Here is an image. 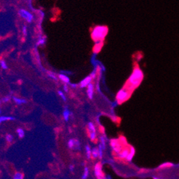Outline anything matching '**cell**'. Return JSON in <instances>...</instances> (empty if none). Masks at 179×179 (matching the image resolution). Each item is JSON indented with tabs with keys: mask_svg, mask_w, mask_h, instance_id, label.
I'll return each instance as SVG.
<instances>
[{
	"mask_svg": "<svg viewBox=\"0 0 179 179\" xmlns=\"http://www.w3.org/2000/svg\"><path fill=\"white\" fill-rule=\"evenodd\" d=\"M108 31H109V29L106 26H96L94 29L92 30L91 38L96 43L102 42V41L104 39L106 34H107Z\"/></svg>",
	"mask_w": 179,
	"mask_h": 179,
	"instance_id": "cell-1",
	"label": "cell"
},
{
	"mask_svg": "<svg viewBox=\"0 0 179 179\" xmlns=\"http://www.w3.org/2000/svg\"><path fill=\"white\" fill-rule=\"evenodd\" d=\"M143 72L139 68H136L129 79V85H130V88L129 89H131L132 87L133 88L137 87L140 84V83L141 82V81L143 80Z\"/></svg>",
	"mask_w": 179,
	"mask_h": 179,
	"instance_id": "cell-2",
	"label": "cell"
},
{
	"mask_svg": "<svg viewBox=\"0 0 179 179\" xmlns=\"http://www.w3.org/2000/svg\"><path fill=\"white\" fill-rule=\"evenodd\" d=\"M18 15L21 18L24 19L28 23H31L34 19L33 14L25 9H20L18 12Z\"/></svg>",
	"mask_w": 179,
	"mask_h": 179,
	"instance_id": "cell-3",
	"label": "cell"
},
{
	"mask_svg": "<svg viewBox=\"0 0 179 179\" xmlns=\"http://www.w3.org/2000/svg\"><path fill=\"white\" fill-rule=\"evenodd\" d=\"M130 96V92L128 88H122L118 92L116 95V99L118 103H122L125 102Z\"/></svg>",
	"mask_w": 179,
	"mask_h": 179,
	"instance_id": "cell-4",
	"label": "cell"
},
{
	"mask_svg": "<svg viewBox=\"0 0 179 179\" xmlns=\"http://www.w3.org/2000/svg\"><path fill=\"white\" fill-rule=\"evenodd\" d=\"M67 146L69 149L72 150H80L81 149V143L80 141L76 139H71L68 141Z\"/></svg>",
	"mask_w": 179,
	"mask_h": 179,
	"instance_id": "cell-5",
	"label": "cell"
},
{
	"mask_svg": "<svg viewBox=\"0 0 179 179\" xmlns=\"http://www.w3.org/2000/svg\"><path fill=\"white\" fill-rule=\"evenodd\" d=\"M88 131L89 134V138L92 141H94L96 139V127L92 122L88 123Z\"/></svg>",
	"mask_w": 179,
	"mask_h": 179,
	"instance_id": "cell-6",
	"label": "cell"
},
{
	"mask_svg": "<svg viewBox=\"0 0 179 179\" xmlns=\"http://www.w3.org/2000/svg\"><path fill=\"white\" fill-rule=\"evenodd\" d=\"M94 173L96 178H102L104 176V173L102 172V166L100 163H97L94 166Z\"/></svg>",
	"mask_w": 179,
	"mask_h": 179,
	"instance_id": "cell-7",
	"label": "cell"
},
{
	"mask_svg": "<svg viewBox=\"0 0 179 179\" xmlns=\"http://www.w3.org/2000/svg\"><path fill=\"white\" fill-rule=\"evenodd\" d=\"M46 43H47V37L42 33H40L38 36V39H37L36 46L37 47H43Z\"/></svg>",
	"mask_w": 179,
	"mask_h": 179,
	"instance_id": "cell-8",
	"label": "cell"
},
{
	"mask_svg": "<svg viewBox=\"0 0 179 179\" xmlns=\"http://www.w3.org/2000/svg\"><path fill=\"white\" fill-rule=\"evenodd\" d=\"M91 80L92 79L91 76H88V77H85L84 79H82V80L80 81V83H79V86H80L81 88L87 87L88 85L91 82Z\"/></svg>",
	"mask_w": 179,
	"mask_h": 179,
	"instance_id": "cell-9",
	"label": "cell"
},
{
	"mask_svg": "<svg viewBox=\"0 0 179 179\" xmlns=\"http://www.w3.org/2000/svg\"><path fill=\"white\" fill-rule=\"evenodd\" d=\"M87 91H86V93H87V96L89 99H92L94 98V84L91 82L87 86Z\"/></svg>",
	"mask_w": 179,
	"mask_h": 179,
	"instance_id": "cell-10",
	"label": "cell"
},
{
	"mask_svg": "<svg viewBox=\"0 0 179 179\" xmlns=\"http://www.w3.org/2000/svg\"><path fill=\"white\" fill-rule=\"evenodd\" d=\"M58 79L62 81L63 83H64V84H70V79L66 74L64 73H60L58 75Z\"/></svg>",
	"mask_w": 179,
	"mask_h": 179,
	"instance_id": "cell-11",
	"label": "cell"
},
{
	"mask_svg": "<svg viewBox=\"0 0 179 179\" xmlns=\"http://www.w3.org/2000/svg\"><path fill=\"white\" fill-rule=\"evenodd\" d=\"M12 100H13V102H15L16 104H17V105H22V104H24L26 103V99L19 98V97L17 96H12Z\"/></svg>",
	"mask_w": 179,
	"mask_h": 179,
	"instance_id": "cell-12",
	"label": "cell"
},
{
	"mask_svg": "<svg viewBox=\"0 0 179 179\" xmlns=\"http://www.w3.org/2000/svg\"><path fill=\"white\" fill-rule=\"evenodd\" d=\"M71 114H72V113H71L69 109H67V108H65L64 110L63 111V113H62L64 120L65 121H69V120L70 118Z\"/></svg>",
	"mask_w": 179,
	"mask_h": 179,
	"instance_id": "cell-13",
	"label": "cell"
},
{
	"mask_svg": "<svg viewBox=\"0 0 179 179\" xmlns=\"http://www.w3.org/2000/svg\"><path fill=\"white\" fill-rule=\"evenodd\" d=\"M15 119V117L11 116H0V124H1V123H4L5 121H12V120Z\"/></svg>",
	"mask_w": 179,
	"mask_h": 179,
	"instance_id": "cell-14",
	"label": "cell"
},
{
	"mask_svg": "<svg viewBox=\"0 0 179 179\" xmlns=\"http://www.w3.org/2000/svg\"><path fill=\"white\" fill-rule=\"evenodd\" d=\"M129 153V150L127 149V148L126 149L121 151L118 153V158H119V159H126V158L127 157V156H128Z\"/></svg>",
	"mask_w": 179,
	"mask_h": 179,
	"instance_id": "cell-15",
	"label": "cell"
},
{
	"mask_svg": "<svg viewBox=\"0 0 179 179\" xmlns=\"http://www.w3.org/2000/svg\"><path fill=\"white\" fill-rule=\"evenodd\" d=\"M134 154H135V149H134L133 147H131L130 150H129V153L128 154V156H127V157L126 158V160L128 161H132L133 157H134Z\"/></svg>",
	"mask_w": 179,
	"mask_h": 179,
	"instance_id": "cell-16",
	"label": "cell"
},
{
	"mask_svg": "<svg viewBox=\"0 0 179 179\" xmlns=\"http://www.w3.org/2000/svg\"><path fill=\"white\" fill-rule=\"evenodd\" d=\"M34 56H35V58H36V61H37V62L38 63L39 66H40V68L43 69V66H42V63H41V58H40L39 54L38 51H37V49H34Z\"/></svg>",
	"mask_w": 179,
	"mask_h": 179,
	"instance_id": "cell-17",
	"label": "cell"
},
{
	"mask_svg": "<svg viewBox=\"0 0 179 179\" xmlns=\"http://www.w3.org/2000/svg\"><path fill=\"white\" fill-rule=\"evenodd\" d=\"M16 133H17V136H18L19 139H23L24 137V136H25V132H24V130L22 128L17 129V131H16Z\"/></svg>",
	"mask_w": 179,
	"mask_h": 179,
	"instance_id": "cell-18",
	"label": "cell"
},
{
	"mask_svg": "<svg viewBox=\"0 0 179 179\" xmlns=\"http://www.w3.org/2000/svg\"><path fill=\"white\" fill-rule=\"evenodd\" d=\"M91 157L93 159H96L99 158V151L98 148L94 147L91 149Z\"/></svg>",
	"mask_w": 179,
	"mask_h": 179,
	"instance_id": "cell-19",
	"label": "cell"
},
{
	"mask_svg": "<svg viewBox=\"0 0 179 179\" xmlns=\"http://www.w3.org/2000/svg\"><path fill=\"white\" fill-rule=\"evenodd\" d=\"M47 77L49 78H50V79H53V80L54 81H57L58 80V78L56 77V74L54 73V72H51V71H47Z\"/></svg>",
	"mask_w": 179,
	"mask_h": 179,
	"instance_id": "cell-20",
	"label": "cell"
},
{
	"mask_svg": "<svg viewBox=\"0 0 179 179\" xmlns=\"http://www.w3.org/2000/svg\"><path fill=\"white\" fill-rule=\"evenodd\" d=\"M85 150H86V156L87 159H90L91 158V148L89 145H86L85 146Z\"/></svg>",
	"mask_w": 179,
	"mask_h": 179,
	"instance_id": "cell-21",
	"label": "cell"
},
{
	"mask_svg": "<svg viewBox=\"0 0 179 179\" xmlns=\"http://www.w3.org/2000/svg\"><path fill=\"white\" fill-rule=\"evenodd\" d=\"M24 174L22 173V172L17 171L13 175V178L14 179H23L24 178Z\"/></svg>",
	"mask_w": 179,
	"mask_h": 179,
	"instance_id": "cell-22",
	"label": "cell"
},
{
	"mask_svg": "<svg viewBox=\"0 0 179 179\" xmlns=\"http://www.w3.org/2000/svg\"><path fill=\"white\" fill-rule=\"evenodd\" d=\"M89 175V169H88V167H85L84 169V173H83L82 176H81V178L82 179H86Z\"/></svg>",
	"mask_w": 179,
	"mask_h": 179,
	"instance_id": "cell-23",
	"label": "cell"
},
{
	"mask_svg": "<svg viewBox=\"0 0 179 179\" xmlns=\"http://www.w3.org/2000/svg\"><path fill=\"white\" fill-rule=\"evenodd\" d=\"M5 140H6V141L7 143H12L14 141V136L10 134H7L6 136H5Z\"/></svg>",
	"mask_w": 179,
	"mask_h": 179,
	"instance_id": "cell-24",
	"label": "cell"
},
{
	"mask_svg": "<svg viewBox=\"0 0 179 179\" xmlns=\"http://www.w3.org/2000/svg\"><path fill=\"white\" fill-rule=\"evenodd\" d=\"M0 67H1L2 69H8V66L7 64V61L4 59H1L0 60Z\"/></svg>",
	"mask_w": 179,
	"mask_h": 179,
	"instance_id": "cell-25",
	"label": "cell"
},
{
	"mask_svg": "<svg viewBox=\"0 0 179 179\" xmlns=\"http://www.w3.org/2000/svg\"><path fill=\"white\" fill-rule=\"evenodd\" d=\"M57 94H58V95L60 96V98L62 99L64 102H66V95H65V94H64V91H61V90H58V91H57Z\"/></svg>",
	"mask_w": 179,
	"mask_h": 179,
	"instance_id": "cell-26",
	"label": "cell"
},
{
	"mask_svg": "<svg viewBox=\"0 0 179 179\" xmlns=\"http://www.w3.org/2000/svg\"><path fill=\"white\" fill-rule=\"evenodd\" d=\"M100 144L102 145L103 149H106V139L105 138H104V136H102L100 137Z\"/></svg>",
	"mask_w": 179,
	"mask_h": 179,
	"instance_id": "cell-27",
	"label": "cell"
},
{
	"mask_svg": "<svg viewBox=\"0 0 179 179\" xmlns=\"http://www.w3.org/2000/svg\"><path fill=\"white\" fill-rule=\"evenodd\" d=\"M12 99V96L11 95H8V96H5L2 97L1 99V102L3 103H8L11 101Z\"/></svg>",
	"mask_w": 179,
	"mask_h": 179,
	"instance_id": "cell-28",
	"label": "cell"
},
{
	"mask_svg": "<svg viewBox=\"0 0 179 179\" xmlns=\"http://www.w3.org/2000/svg\"><path fill=\"white\" fill-rule=\"evenodd\" d=\"M98 151H99V159H103V151H104V149H103L102 145L99 143V147H98Z\"/></svg>",
	"mask_w": 179,
	"mask_h": 179,
	"instance_id": "cell-29",
	"label": "cell"
},
{
	"mask_svg": "<svg viewBox=\"0 0 179 179\" xmlns=\"http://www.w3.org/2000/svg\"><path fill=\"white\" fill-rule=\"evenodd\" d=\"M22 34L24 38H26L28 35V29H27V26L26 25H24L22 27Z\"/></svg>",
	"mask_w": 179,
	"mask_h": 179,
	"instance_id": "cell-30",
	"label": "cell"
},
{
	"mask_svg": "<svg viewBox=\"0 0 179 179\" xmlns=\"http://www.w3.org/2000/svg\"><path fill=\"white\" fill-rule=\"evenodd\" d=\"M63 91L64 92H66V93H67V92H69V85L67 84H64L63 86Z\"/></svg>",
	"mask_w": 179,
	"mask_h": 179,
	"instance_id": "cell-31",
	"label": "cell"
},
{
	"mask_svg": "<svg viewBox=\"0 0 179 179\" xmlns=\"http://www.w3.org/2000/svg\"><path fill=\"white\" fill-rule=\"evenodd\" d=\"M96 74H97V72H96V69H94L93 71V72H92V73L91 74V79H94L95 78H96Z\"/></svg>",
	"mask_w": 179,
	"mask_h": 179,
	"instance_id": "cell-32",
	"label": "cell"
},
{
	"mask_svg": "<svg viewBox=\"0 0 179 179\" xmlns=\"http://www.w3.org/2000/svg\"><path fill=\"white\" fill-rule=\"evenodd\" d=\"M74 168H75V166H74V165L73 164H70L69 166V171L72 172L74 170Z\"/></svg>",
	"mask_w": 179,
	"mask_h": 179,
	"instance_id": "cell-33",
	"label": "cell"
},
{
	"mask_svg": "<svg viewBox=\"0 0 179 179\" xmlns=\"http://www.w3.org/2000/svg\"><path fill=\"white\" fill-rule=\"evenodd\" d=\"M70 84V86H72V87H73V88H76L77 86V85L75 84Z\"/></svg>",
	"mask_w": 179,
	"mask_h": 179,
	"instance_id": "cell-34",
	"label": "cell"
},
{
	"mask_svg": "<svg viewBox=\"0 0 179 179\" xmlns=\"http://www.w3.org/2000/svg\"><path fill=\"white\" fill-rule=\"evenodd\" d=\"M1 99H0V104H1Z\"/></svg>",
	"mask_w": 179,
	"mask_h": 179,
	"instance_id": "cell-35",
	"label": "cell"
},
{
	"mask_svg": "<svg viewBox=\"0 0 179 179\" xmlns=\"http://www.w3.org/2000/svg\"><path fill=\"white\" fill-rule=\"evenodd\" d=\"M0 114H1V109H0Z\"/></svg>",
	"mask_w": 179,
	"mask_h": 179,
	"instance_id": "cell-36",
	"label": "cell"
}]
</instances>
